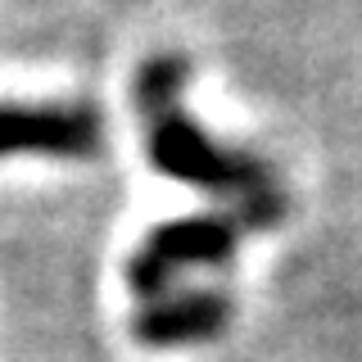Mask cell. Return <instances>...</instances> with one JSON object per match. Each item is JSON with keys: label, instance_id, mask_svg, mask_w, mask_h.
I'll return each instance as SVG.
<instances>
[{"label": "cell", "instance_id": "1", "mask_svg": "<svg viewBox=\"0 0 362 362\" xmlns=\"http://www.w3.org/2000/svg\"><path fill=\"white\" fill-rule=\"evenodd\" d=\"M186 82L190 64L181 54H150L136 68L132 105L145 127V158L158 177L190 186L199 195L226 199V204H254L263 195H276V173L267 158L213 141L186 113Z\"/></svg>", "mask_w": 362, "mask_h": 362}, {"label": "cell", "instance_id": "4", "mask_svg": "<svg viewBox=\"0 0 362 362\" xmlns=\"http://www.w3.org/2000/svg\"><path fill=\"white\" fill-rule=\"evenodd\" d=\"M235 299L213 286H190V290H168L150 303H136L132 313V339L141 349H199L213 344L231 331Z\"/></svg>", "mask_w": 362, "mask_h": 362}, {"label": "cell", "instance_id": "2", "mask_svg": "<svg viewBox=\"0 0 362 362\" xmlns=\"http://www.w3.org/2000/svg\"><path fill=\"white\" fill-rule=\"evenodd\" d=\"M245 240V226L235 213H186V218H168L141 235L132 249L127 267V290L136 303H150L158 294L177 290L181 272H218L231 267L235 249Z\"/></svg>", "mask_w": 362, "mask_h": 362}, {"label": "cell", "instance_id": "3", "mask_svg": "<svg viewBox=\"0 0 362 362\" xmlns=\"http://www.w3.org/2000/svg\"><path fill=\"white\" fill-rule=\"evenodd\" d=\"M105 150V118L95 105L0 100V158H95Z\"/></svg>", "mask_w": 362, "mask_h": 362}]
</instances>
